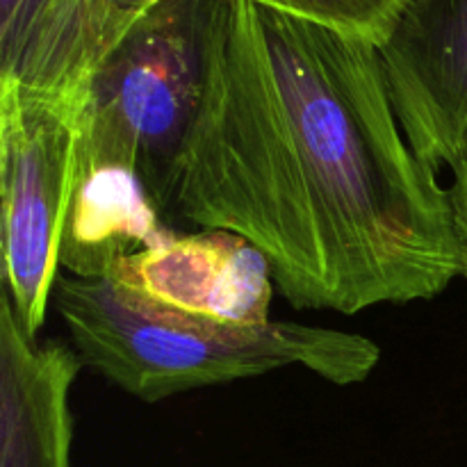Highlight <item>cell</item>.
I'll return each instance as SVG.
<instances>
[{
	"label": "cell",
	"mask_w": 467,
	"mask_h": 467,
	"mask_svg": "<svg viewBox=\"0 0 467 467\" xmlns=\"http://www.w3.org/2000/svg\"><path fill=\"white\" fill-rule=\"evenodd\" d=\"M379 53L410 146L450 169L467 140V0H409Z\"/></svg>",
	"instance_id": "8992f818"
},
{
	"label": "cell",
	"mask_w": 467,
	"mask_h": 467,
	"mask_svg": "<svg viewBox=\"0 0 467 467\" xmlns=\"http://www.w3.org/2000/svg\"><path fill=\"white\" fill-rule=\"evenodd\" d=\"M105 276L150 313L213 324L269 322L272 272L249 242L231 233H167L114 260Z\"/></svg>",
	"instance_id": "5b68a950"
},
{
	"label": "cell",
	"mask_w": 467,
	"mask_h": 467,
	"mask_svg": "<svg viewBox=\"0 0 467 467\" xmlns=\"http://www.w3.org/2000/svg\"><path fill=\"white\" fill-rule=\"evenodd\" d=\"M265 7L308 18L381 48L395 32L409 0H254Z\"/></svg>",
	"instance_id": "30bf717a"
},
{
	"label": "cell",
	"mask_w": 467,
	"mask_h": 467,
	"mask_svg": "<svg viewBox=\"0 0 467 467\" xmlns=\"http://www.w3.org/2000/svg\"><path fill=\"white\" fill-rule=\"evenodd\" d=\"M162 0H99V9L103 14L105 27L112 36L114 46L130 30L135 21H140L146 12L160 5Z\"/></svg>",
	"instance_id": "8fae6325"
},
{
	"label": "cell",
	"mask_w": 467,
	"mask_h": 467,
	"mask_svg": "<svg viewBox=\"0 0 467 467\" xmlns=\"http://www.w3.org/2000/svg\"><path fill=\"white\" fill-rule=\"evenodd\" d=\"M80 356L26 336L0 296V467H73L71 390Z\"/></svg>",
	"instance_id": "52a82bcc"
},
{
	"label": "cell",
	"mask_w": 467,
	"mask_h": 467,
	"mask_svg": "<svg viewBox=\"0 0 467 467\" xmlns=\"http://www.w3.org/2000/svg\"><path fill=\"white\" fill-rule=\"evenodd\" d=\"M85 99L0 89L3 292L36 340L80 182Z\"/></svg>",
	"instance_id": "277c9868"
},
{
	"label": "cell",
	"mask_w": 467,
	"mask_h": 467,
	"mask_svg": "<svg viewBox=\"0 0 467 467\" xmlns=\"http://www.w3.org/2000/svg\"><path fill=\"white\" fill-rule=\"evenodd\" d=\"M112 48L99 0H0V89L85 99Z\"/></svg>",
	"instance_id": "ba28073f"
},
{
	"label": "cell",
	"mask_w": 467,
	"mask_h": 467,
	"mask_svg": "<svg viewBox=\"0 0 467 467\" xmlns=\"http://www.w3.org/2000/svg\"><path fill=\"white\" fill-rule=\"evenodd\" d=\"M55 306L82 363L141 401L169 400L283 368L336 386L363 383L381 347L358 333L296 322L213 324L140 308L108 276L62 274Z\"/></svg>",
	"instance_id": "7a4b0ae2"
},
{
	"label": "cell",
	"mask_w": 467,
	"mask_h": 467,
	"mask_svg": "<svg viewBox=\"0 0 467 467\" xmlns=\"http://www.w3.org/2000/svg\"><path fill=\"white\" fill-rule=\"evenodd\" d=\"M144 182L128 169L80 173L62 244V265L73 276H105L114 260L167 235Z\"/></svg>",
	"instance_id": "9c48e42d"
},
{
	"label": "cell",
	"mask_w": 467,
	"mask_h": 467,
	"mask_svg": "<svg viewBox=\"0 0 467 467\" xmlns=\"http://www.w3.org/2000/svg\"><path fill=\"white\" fill-rule=\"evenodd\" d=\"M217 0H162L105 55L85 94L80 173H137L158 208L196 117Z\"/></svg>",
	"instance_id": "3957f363"
},
{
	"label": "cell",
	"mask_w": 467,
	"mask_h": 467,
	"mask_svg": "<svg viewBox=\"0 0 467 467\" xmlns=\"http://www.w3.org/2000/svg\"><path fill=\"white\" fill-rule=\"evenodd\" d=\"M160 214L249 242L296 308L436 299L465 274L450 187L410 146L379 46L217 0Z\"/></svg>",
	"instance_id": "6da1fadb"
},
{
	"label": "cell",
	"mask_w": 467,
	"mask_h": 467,
	"mask_svg": "<svg viewBox=\"0 0 467 467\" xmlns=\"http://www.w3.org/2000/svg\"><path fill=\"white\" fill-rule=\"evenodd\" d=\"M451 176L454 182L450 187L451 194V205H454V217H456V228H459L461 244H463L465 254V274L467 278V140L461 146V150L456 153L454 162L450 164Z\"/></svg>",
	"instance_id": "7c38bea8"
}]
</instances>
